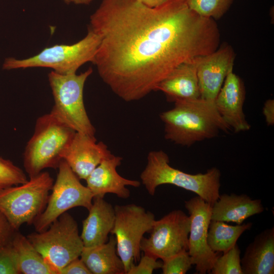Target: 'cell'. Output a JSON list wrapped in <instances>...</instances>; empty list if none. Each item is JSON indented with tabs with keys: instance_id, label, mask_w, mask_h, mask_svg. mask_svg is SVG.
<instances>
[{
	"instance_id": "33",
	"label": "cell",
	"mask_w": 274,
	"mask_h": 274,
	"mask_svg": "<svg viewBox=\"0 0 274 274\" xmlns=\"http://www.w3.org/2000/svg\"><path fill=\"white\" fill-rule=\"evenodd\" d=\"M141 3L150 8L159 7L170 0H137Z\"/></svg>"
},
{
	"instance_id": "8",
	"label": "cell",
	"mask_w": 274,
	"mask_h": 274,
	"mask_svg": "<svg viewBox=\"0 0 274 274\" xmlns=\"http://www.w3.org/2000/svg\"><path fill=\"white\" fill-rule=\"evenodd\" d=\"M27 238L55 272L80 256L84 247L76 220L67 212L60 215L46 230L32 232Z\"/></svg>"
},
{
	"instance_id": "10",
	"label": "cell",
	"mask_w": 274,
	"mask_h": 274,
	"mask_svg": "<svg viewBox=\"0 0 274 274\" xmlns=\"http://www.w3.org/2000/svg\"><path fill=\"white\" fill-rule=\"evenodd\" d=\"M114 208L115 220L111 234L116 238L117 252L126 274L140 260L141 241L151 230L155 218L152 213L133 203L116 205Z\"/></svg>"
},
{
	"instance_id": "2",
	"label": "cell",
	"mask_w": 274,
	"mask_h": 274,
	"mask_svg": "<svg viewBox=\"0 0 274 274\" xmlns=\"http://www.w3.org/2000/svg\"><path fill=\"white\" fill-rule=\"evenodd\" d=\"M160 118L164 126V138L175 144L189 147L216 136L230 127L219 114L215 101L199 98L175 102L173 108L163 112Z\"/></svg>"
},
{
	"instance_id": "7",
	"label": "cell",
	"mask_w": 274,
	"mask_h": 274,
	"mask_svg": "<svg viewBox=\"0 0 274 274\" xmlns=\"http://www.w3.org/2000/svg\"><path fill=\"white\" fill-rule=\"evenodd\" d=\"M100 43V39L88 28L87 35L82 40L71 45L56 44L44 48L39 53L29 58L5 59L3 68L11 70L32 67H46L61 74L76 73L82 65L93 62Z\"/></svg>"
},
{
	"instance_id": "30",
	"label": "cell",
	"mask_w": 274,
	"mask_h": 274,
	"mask_svg": "<svg viewBox=\"0 0 274 274\" xmlns=\"http://www.w3.org/2000/svg\"><path fill=\"white\" fill-rule=\"evenodd\" d=\"M6 217L0 212V247L11 243L15 232Z\"/></svg>"
},
{
	"instance_id": "34",
	"label": "cell",
	"mask_w": 274,
	"mask_h": 274,
	"mask_svg": "<svg viewBox=\"0 0 274 274\" xmlns=\"http://www.w3.org/2000/svg\"><path fill=\"white\" fill-rule=\"evenodd\" d=\"M66 4L88 5L94 0H62Z\"/></svg>"
},
{
	"instance_id": "17",
	"label": "cell",
	"mask_w": 274,
	"mask_h": 274,
	"mask_svg": "<svg viewBox=\"0 0 274 274\" xmlns=\"http://www.w3.org/2000/svg\"><path fill=\"white\" fill-rule=\"evenodd\" d=\"M197 58L184 62L176 67L158 84L156 91H162L167 101L174 103L199 98Z\"/></svg>"
},
{
	"instance_id": "23",
	"label": "cell",
	"mask_w": 274,
	"mask_h": 274,
	"mask_svg": "<svg viewBox=\"0 0 274 274\" xmlns=\"http://www.w3.org/2000/svg\"><path fill=\"white\" fill-rule=\"evenodd\" d=\"M252 225V222H248L233 226L224 222L211 220L208 233V244L213 252L224 253L236 244L242 234L250 229Z\"/></svg>"
},
{
	"instance_id": "12",
	"label": "cell",
	"mask_w": 274,
	"mask_h": 274,
	"mask_svg": "<svg viewBox=\"0 0 274 274\" xmlns=\"http://www.w3.org/2000/svg\"><path fill=\"white\" fill-rule=\"evenodd\" d=\"M185 207L190 219L188 252L197 273L205 274L210 272L219 256L207 242L212 206L197 195L186 201Z\"/></svg>"
},
{
	"instance_id": "13",
	"label": "cell",
	"mask_w": 274,
	"mask_h": 274,
	"mask_svg": "<svg viewBox=\"0 0 274 274\" xmlns=\"http://www.w3.org/2000/svg\"><path fill=\"white\" fill-rule=\"evenodd\" d=\"M235 54L227 44L197 58V76L200 97L215 101L229 70L233 68Z\"/></svg>"
},
{
	"instance_id": "9",
	"label": "cell",
	"mask_w": 274,
	"mask_h": 274,
	"mask_svg": "<svg viewBox=\"0 0 274 274\" xmlns=\"http://www.w3.org/2000/svg\"><path fill=\"white\" fill-rule=\"evenodd\" d=\"M58 169L56 179L49 195L47 206L33 223L37 232L47 229L60 215L70 209L83 207L88 210L92 204V193L81 183L80 179L64 160L60 161Z\"/></svg>"
},
{
	"instance_id": "28",
	"label": "cell",
	"mask_w": 274,
	"mask_h": 274,
	"mask_svg": "<svg viewBox=\"0 0 274 274\" xmlns=\"http://www.w3.org/2000/svg\"><path fill=\"white\" fill-rule=\"evenodd\" d=\"M0 274H19L11 243L0 247Z\"/></svg>"
},
{
	"instance_id": "20",
	"label": "cell",
	"mask_w": 274,
	"mask_h": 274,
	"mask_svg": "<svg viewBox=\"0 0 274 274\" xmlns=\"http://www.w3.org/2000/svg\"><path fill=\"white\" fill-rule=\"evenodd\" d=\"M264 210L260 199H253L245 194H223L212 206L211 220L241 224L248 218Z\"/></svg>"
},
{
	"instance_id": "21",
	"label": "cell",
	"mask_w": 274,
	"mask_h": 274,
	"mask_svg": "<svg viewBox=\"0 0 274 274\" xmlns=\"http://www.w3.org/2000/svg\"><path fill=\"white\" fill-rule=\"evenodd\" d=\"M80 257L92 274H126L113 235L104 244L84 247Z\"/></svg>"
},
{
	"instance_id": "3",
	"label": "cell",
	"mask_w": 274,
	"mask_h": 274,
	"mask_svg": "<svg viewBox=\"0 0 274 274\" xmlns=\"http://www.w3.org/2000/svg\"><path fill=\"white\" fill-rule=\"evenodd\" d=\"M220 178L221 172L215 167L197 174L174 168L168 155L161 150L148 153L146 166L140 175L142 184L152 196L159 186L171 184L196 193L211 206L220 196Z\"/></svg>"
},
{
	"instance_id": "26",
	"label": "cell",
	"mask_w": 274,
	"mask_h": 274,
	"mask_svg": "<svg viewBox=\"0 0 274 274\" xmlns=\"http://www.w3.org/2000/svg\"><path fill=\"white\" fill-rule=\"evenodd\" d=\"M28 181L24 172L13 162L0 156V189Z\"/></svg>"
},
{
	"instance_id": "15",
	"label": "cell",
	"mask_w": 274,
	"mask_h": 274,
	"mask_svg": "<svg viewBox=\"0 0 274 274\" xmlns=\"http://www.w3.org/2000/svg\"><path fill=\"white\" fill-rule=\"evenodd\" d=\"M216 99V109L224 122L235 132L245 131L251 128L243 111L245 89L241 79L228 71Z\"/></svg>"
},
{
	"instance_id": "27",
	"label": "cell",
	"mask_w": 274,
	"mask_h": 274,
	"mask_svg": "<svg viewBox=\"0 0 274 274\" xmlns=\"http://www.w3.org/2000/svg\"><path fill=\"white\" fill-rule=\"evenodd\" d=\"M192 265L188 251H184L162 260L161 268L163 274H185Z\"/></svg>"
},
{
	"instance_id": "24",
	"label": "cell",
	"mask_w": 274,
	"mask_h": 274,
	"mask_svg": "<svg viewBox=\"0 0 274 274\" xmlns=\"http://www.w3.org/2000/svg\"><path fill=\"white\" fill-rule=\"evenodd\" d=\"M188 7L199 15L216 20L221 18L232 0H186Z\"/></svg>"
},
{
	"instance_id": "22",
	"label": "cell",
	"mask_w": 274,
	"mask_h": 274,
	"mask_svg": "<svg viewBox=\"0 0 274 274\" xmlns=\"http://www.w3.org/2000/svg\"><path fill=\"white\" fill-rule=\"evenodd\" d=\"M11 244L19 274H55L26 236L17 231Z\"/></svg>"
},
{
	"instance_id": "19",
	"label": "cell",
	"mask_w": 274,
	"mask_h": 274,
	"mask_svg": "<svg viewBox=\"0 0 274 274\" xmlns=\"http://www.w3.org/2000/svg\"><path fill=\"white\" fill-rule=\"evenodd\" d=\"M243 274L274 273V227L267 228L254 238L241 259Z\"/></svg>"
},
{
	"instance_id": "31",
	"label": "cell",
	"mask_w": 274,
	"mask_h": 274,
	"mask_svg": "<svg viewBox=\"0 0 274 274\" xmlns=\"http://www.w3.org/2000/svg\"><path fill=\"white\" fill-rule=\"evenodd\" d=\"M60 274H92L85 263L79 257L77 258L60 271Z\"/></svg>"
},
{
	"instance_id": "5",
	"label": "cell",
	"mask_w": 274,
	"mask_h": 274,
	"mask_svg": "<svg viewBox=\"0 0 274 274\" xmlns=\"http://www.w3.org/2000/svg\"><path fill=\"white\" fill-rule=\"evenodd\" d=\"M92 72L91 67L80 74H61L52 71L48 77L54 102L50 112L76 132L95 136L96 130L83 99L85 83Z\"/></svg>"
},
{
	"instance_id": "18",
	"label": "cell",
	"mask_w": 274,
	"mask_h": 274,
	"mask_svg": "<svg viewBox=\"0 0 274 274\" xmlns=\"http://www.w3.org/2000/svg\"><path fill=\"white\" fill-rule=\"evenodd\" d=\"M87 217L82 221L81 237L84 247H92L107 242L113 228L115 208L104 198L94 197Z\"/></svg>"
},
{
	"instance_id": "32",
	"label": "cell",
	"mask_w": 274,
	"mask_h": 274,
	"mask_svg": "<svg viewBox=\"0 0 274 274\" xmlns=\"http://www.w3.org/2000/svg\"><path fill=\"white\" fill-rule=\"evenodd\" d=\"M263 114L267 125H273L274 124L273 99H268L265 101L263 108Z\"/></svg>"
},
{
	"instance_id": "11",
	"label": "cell",
	"mask_w": 274,
	"mask_h": 274,
	"mask_svg": "<svg viewBox=\"0 0 274 274\" xmlns=\"http://www.w3.org/2000/svg\"><path fill=\"white\" fill-rule=\"evenodd\" d=\"M190 219L180 210L155 220L148 238L143 237L141 251L162 260L188 250Z\"/></svg>"
},
{
	"instance_id": "16",
	"label": "cell",
	"mask_w": 274,
	"mask_h": 274,
	"mask_svg": "<svg viewBox=\"0 0 274 274\" xmlns=\"http://www.w3.org/2000/svg\"><path fill=\"white\" fill-rule=\"evenodd\" d=\"M122 157L112 154L102 160L86 179L87 187L93 198H104L107 193H113L122 199L128 198L130 195L126 187L130 186L139 187L141 182L127 179L121 176L117 168L121 164Z\"/></svg>"
},
{
	"instance_id": "29",
	"label": "cell",
	"mask_w": 274,
	"mask_h": 274,
	"mask_svg": "<svg viewBox=\"0 0 274 274\" xmlns=\"http://www.w3.org/2000/svg\"><path fill=\"white\" fill-rule=\"evenodd\" d=\"M148 254H144L138 264H132L126 274H151L155 269L161 268L162 262Z\"/></svg>"
},
{
	"instance_id": "1",
	"label": "cell",
	"mask_w": 274,
	"mask_h": 274,
	"mask_svg": "<svg viewBox=\"0 0 274 274\" xmlns=\"http://www.w3.org/2000/svg\"><path fill=\"white\" fill-rule=\"evenodd\" d=\"M88 28L100 39L92 63L122 100H139L180 64L219 47L213 19L191 10L186 0L150 8L137 0H102Z\"/></svg>"
},
{
	"instance_id": "25",
	"label": "cell",
	"mask_w": 274,
	"mask_h": 274,
	"mask_svg": "<svg viewBox=\"0 0 274 274\" xmlns=\"http://www.w3.org/2000/svg\"><path fill=\"white\" fill-rule=\"evenodd\" d=\"M241 250L235 244L227 252L219 256L210 271L212 274H243L241 262Z\"/></svg>"
},
{
	"instance_id": "4",
	"label": "cell",
	"mask_w": 274,
	"mask_h": 274,
	"mask_svg": "<svg viewBox=\"0 0 274 274\" xmlns=\"http://www.w3.org/2000/svg\"><path fill=\"white\" fill-rule=\"evenodd\" d=\"M75 133L51 112L39 117L23 155V166L29 177L45 168H58Z\"/></svg>"
},
{
	"instance_id": "6",
	"label": "cell",
	"mask_w": 274,
	"mask_h": 274,
	"mask_svg": "<svg viewBox=\"0 0 274 274\" xmlns=\"http://www.w3.org/2000/svg\"><path fill=\"white\" fill-rule=\"evenodd\" d=\"M53 184L50 174L42 172L24 183L0 189V212L16 230L33 224L45 210Z\"/></svg>"
},
{
	"instance_id": "14",
	"label": "cell",
	"mask_w": 274,
	"mask_h": 274,
	"mask_svg": "<svg viewBox=\"0 0 274 274\" xmlns=\"http://www.w3.org/2000/svg\"><path fill=\"white\" fill-rule=\"evenodd\" d=\"M112 154L95 136L76 132L62 155L64 160L80 179L86 180L100 162Z\"/></svg>"
}]
</instances>
